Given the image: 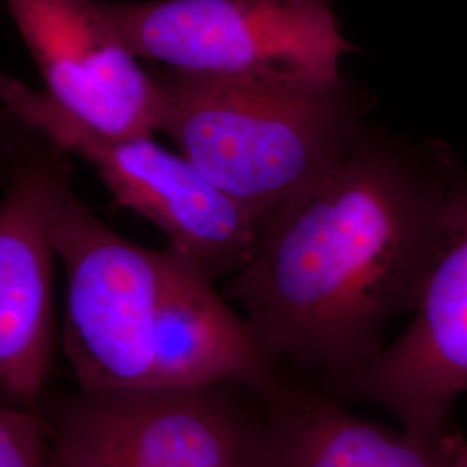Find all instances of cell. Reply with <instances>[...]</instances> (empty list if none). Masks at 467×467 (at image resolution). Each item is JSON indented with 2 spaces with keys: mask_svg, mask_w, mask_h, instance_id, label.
Masks as SVG:
<instances>
[{
  "mask_svg": "<svg viewBox=\"0 0 467 467\" xmlns=\"http://www.w3.org/2000/svg\"><path fill=\"white\" fill-rule=\"evenodd\" d=\"M451 161L440 150L420 160L362 127L268 222L227 295L281 372L314 376L333 395L383 350L384 331L418 301Z\"/></svg>",
  "mask_w": 467,
  "mask_h": 467,
  "instance_id": "1",
  "label": "cell"
},
{
  "mask_svg": "<svg viewBox=\"0 0 467 467\" xmlns=\"http://www.w3.org/2000/svg\"><path fill=\"white\" fill-rule=\"evenodd\" d=\"M160 129L202 177L264 229L318 182L362 129V104L345 80L150 73Z\"/></svg>",
  "mask_w": 467,
  "mask_h": 467,
  "instance_id": "2",
  "label": "cell"
},
{
  "mask_svg": "<svg viewBox=\"0 0 467 467\" xmlns=\"http://www.w3.org/2000/svg\"><path fill=\"white\" fill-rule=\"evenodd\" d=\"M0 102L4 115L94 168L117 208L132 210L167 234L168 250L208 279L234 275L248 264L264 225L182 154L163 150L150 135L94 130L7 73H0Z\"/></svg>",
  "mask_w": 467,
  "mask_h": 467,
  "instance_id": "3",
  "label": "cell"
},
{
  "mask_svg": "<svg viewBox=\"0 0 467 467\" xmlns=\"http://www.w3.org/2000/svg\"><path fill=\"white\" fill-rule=\"evenodd\" d=\"M100 9L135 57L196 75L336 84L355 50L333 0H113Z\"/></svg>",
  "mask_w": 467,
  "mask_h": 467,
  "instance_id": "4",
  "label": "cell"
},
{
  "mask_svg": "<svg viewBox=\"0 0 467 467\" xmlns=\"http://www.w3.org/2000/svg\"><path fill=\"white\" fill-rule=\"evenodd\" d=\"M50 239L67 270L63 350L80 391L154 388V339L170 251L142 248L94 217L71 187Z\"/></svg>",
  "mask_w": 467,
  "mask_h": 467,
  "instance_id": "5",
  "label": "cell"
},
{
  "mask_svg": "<svg viewBox=\"0 0 467 467\" xmlns=\"http://www.w3.org/2000/svg\"><path fill=\"white\" fill-rule=\"evenodd\" d=\"M229 388L78 391L40 412L59 467H260L262 416Z\"/></svg>",
  "mask_w": 467,
  "mask_h": 467,
  "instance_id": "6",
  "label": "cell"
},
{
  "mask_svg": "<svg viewBox=\"0 0 467 467\" xmlns=\"http://www.w3.org/2000/svg\"><path fill=\"white\" fill-rule=\"evenodd\" d=\"M467 393V175L451 161L430 267L412 320L331 397L386 409L400 430L434 443Z\"/></svg>",
  "mask_w": 467,
  "mask_h": 467,
  "instance_id": "7",
  "label": "cell"
},
{
  "mask_svg": "<svg viewBox=\"0 0 467 467\" xmlns=\"http://www.w3.org/2000/svg\"><path fill=\"white\" fill-rule=\"evenodd\" d=\"M0 152L9 170L0 202V401L40 409L56 355L50 225L71 165L7 115Z\"/></svg>",
  "mask_w": 467,
  "mask_h": 467,
  "instance_id": "8",
  "label": "cell"
},
{
  "mask_svg": "<svg viewBox=\"0 0 467 467\" xmlns=\"http://www.w3.org/2000/svg\"><path fill=\"white\" fill-rule=\"evenodd\" d=\"M34 57L46 96L87 127L152 135L160 98L152 75L108 21L98 0H4Z\"/></svg>",
  "mask_w": 467,
  "mask_h": 467,
  "instance_id": "9",
  "label": "cell"
},
{
  "mask_svg": "<svg viewBox=\"0 0 467 467\" xmlns=\"http://www.w3.org/2000/svg\"><path fill=\"white\" fill-rule=\"evenodd\" d=\"M213 283L170 251L154 339V388L235 386L267 400L287 378Z\"/></svg>",
  "mask_w": 467,
  "mask_h": 467,
  "instance_id": "10",
  "label": "cell"
},
{
  "mask_svg": "<svg viewBox=\"0 0 467 467\" xmlns=\"http://www.w3.org/2000/svg\"><path fill=\"white\" fill-rule=\"evenodd\" d=\"M262 403L260 467H443L436 441L360 418L318 388L285 379Z\"/></svg>",
  "mask_w": 467,
  "mask_h": 467,
  "instance_id": "11",
  "label": "cell"
},
{
  "mask_svg": "<svg viewBox=\"0 0 467 467\" xmlns=\"http://www.w3.org/2000/svg\"><path fill=\"white\" fill-rule=\"evenodd\" d=\"M0 467H59L40 409L0 401Z\"/></svg>",
  "mask_w": 467,
  "mask_h": 467,
  "instance_id": "12",
  "label": "cell"
},
{
  "mask_svg": "<svg viewBox=\"0 0 467 467\" xmlns=\"http://www.w3.org/2000/svg\"><path fill=\"white\" fill-rule=\"evenodd\" d=\"M436 447L443 467H467V436L461 430L449 424L436 440Z\"/></svg>",
  "mask_w": 467,
  "mask_h": 467,
  "instance_id": "13",
  "label": "cell"
},
{
  "mask_svg": "<svg viewBox=\"0 0 467 467\" xmlns=\"http://www.w3.org/2000/svg\"><path fill=\"white\" fill-rule=\"evenodd\" d=\"M9 179V170H7V163H5V158L2 156L0 152V184H5Z\"/></svg>",
  "mask_w": 467,
  "mask_h": 467,
  "instance_id": "14",
  "label": "cell"
}]
</instances>
